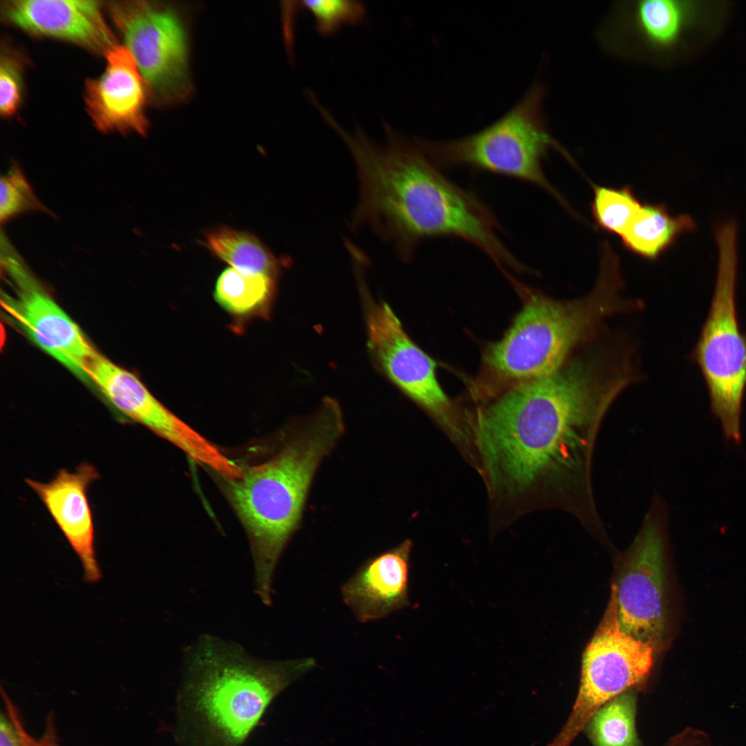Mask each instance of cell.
I'll return each mask as SVG.
<instances>
[{
    "label": "cell",
    "mask_w": 746,
    "mask_h": 746,
    "mask_svg": "<svg viewBox=\"0 0 746 746\" xmlns=\"http://www.w3.org/2000/svg\"><path fill=\"white\" fill-rule=\"evenodd\" d=\"M206 245L231 267L278 278L281 263L257 238L231 228L220 227L206 236Z\"/></svg>",
    "instance_id": "44dd1931"
},
{
    "label": "cell",
    "mask_w": 746,
    "mask_h": 746,
    "mask_svg": "<svg viewBox=\"0 0 746 746\" xmlns=\"http://www.w3.org/2000/svg\"><path fill=\"white\" fill-rule=\"evenodd\" d=\"M654 653L651 645L620 628L610 602L583 654L580 687L571 712L548 746H571L602 706L649 675Z\"/></svg>",
    "instance_id": "8fae6325"
},
{
    "label": "cell",
    "mask_w": 746,
    "mask_h": 746,
    "mask_svg": "<svg viewBox=\"0 0 746 746\" xmlns=\"http://www.w3.org/2000/svg\"><path fill=\"white\" fill-rule=\"evenodd\" d=\"M84 372L86 379L93 381L113 407L128 419L145 426L218 473L226 474L232 469V461L167 409L134 374L97 352L85 365Z\"/></svg>",
    "instance_id": "4fadbf2b"
},
{
    "label": "cell",
    "mask_w": 746,
    "mask_h": 746,
    "mask_svg": "<svg viewBox=\"0 0 746 746\" xmlns=\"http://www.w3.org/2000/svg\"><path fill=\"white\" fill-rule=\"evenodd\" d=\"M619 393L597 359H575L478 410L470 425L492 495L557 508L605 530L592 471L603 419Z\"/></svg>",
    "instance_id": "6da1fadb"
},
{
    "label": "cell",
    "mask_w": 746,
    "mask_h": 746,
    "mask_svg": "<svg viewBox=\"0 0 746 746\" xmlns=\"http://www.w3.org/2000/svg\"><path fill=\"white\" fill-rule=\"evenodd\" d=\"M278 278L244 271L224 269L216 280L214 298L232 318L233 328L240 332L248 321L269 318L276 298Z\"/></svg>",
    "instance_id": "d6986e66"
},
{
    "label": "cell",
    "mask_w": 746,
    "mask_h": 746,
    "mask_svg": "<svg viewBox=\"0 0 746 746\" xmlns=\"http://www.w3.org/2000/svg\"><path fill=\"white\" fill-rule=\"evenodd\" d=\"M635 714L636 694L631 689L602 706L584 729L593 746H641Z\"/></svg>",
    "instance_id": "7402d4cb"
},
{
    "label": "cell",
    "mask_w": 746,
    "mask_h": 746,
    "mask_svg": "<svg viewBox=\"0 0 746 746\" xmlns=\"http://www.w3.org/2000/svg\"><path fill=\"white\" fill-rule=\"evenodd\" d=\"M380 144L360 130L343 134L358 182L353 228L369 227L392 243L403 261L412 259L422 241L450 237L473 245L501 269L524 268L502 241L501 226L475 193L450 180L417 139L385 126Z\"/></svg>",
    "instance_id": "7a4b0ae2"
},
{
    "label": "cell",
    "mask_w": 746,
    "mask_h": 746,
    "mask_svg": "<svg viewBox=\"0 0 746 746\" xmlns=\"http://www.w3.org/2000/svg\"><path fill=\"white\" fill-rule=\"evenodd\" d=\"M3 700L6 711L15 727L21 746H59L53 713H49L46 717L44 733L37 739L26 730L15 705L7 694L3 696Z\"/></svg>",
    "instance_id": "4316f807"
},
{
    "label": "cell",
    "mask_w": 746,
    "mask_h": 746,
    "mask_svg": "<svg viewBox=\"0 0 746 746\" xmlns=\"http://www.w3.org/2000/svg\"><path fill=\"white\" fill-rule=\"evenodd\" d=\"M0 746H21L15 727L6 711L1 713Z\"/></svg>",
    "instance_id": "f1b7e54d"
},
{
    "label": "cell",
    "mask_w": 746,
    "mask_h": 746,
    "mask_svg": "<svg viewBox=\"0 0 746 746\" xmlns=\"http://www.w3.org/2000/svg\"><path fill=\"white\" fill-rule=\"evenodd\" d=\"M1 16L34 36L68 41L105 55L117 45L97 1L11 0L1 2Z\"/></svg>",
    "instance_id": "9a60e30c"
},
{
    "label": "cell",
    "mask_w": 746,
    "mask_h": 746,
    "mask_svg": "<svg viewBox=\"0 0 746 746\" xmlns=\"http://www.w3.org/2000/svg\"><path fill=\"white\" fill-rule=\"evenodd\" d=\"M701 13L695 1H619L599 25L596 39L615 57L664 66L686 52Z\"/></svg>",
    "instance_id": "7c38bea8"
},
{
    "label": "cell",
    "mask_w": 746,
    "mask_h": 746,
    "mask_svg": "<svg viewBox=\"0 0 746 746\" xmlns=\"http://www.w3.org/2000/svg\"><path fill=\"white\" fill-rule=\"evenodd\" d=\"M545 89L533 84L502 117L474 133L446 140L418 141L440 169L468 166L537 186L564 204L542 169L554 149L570 156L548 130L543 111Z\"/></svg>",
    "instance_id": "8992f818"
},
{
    "label": "cell",
    "mask_w": 746,
    "mask_h": 746,
    "mask_svg": "<svg viewBox=\"0 0 746 746\" xmlns=\"http://www.w3.org/2000/svg\"><path fill=\"white\" fill-rule=\"evenodd\" d=\"M99 479L95 467L83 462L73 471L59 469L47 482L26 478L25 482L45 506L78 557L83 580L96 583L102 579L95 551V526L88 491Z\"/></svg>",
    "instance_id": "e0dca14e"
},
{
    "label": "cell",
    "mask_w": 746,
    "mask_h": 746,
    "mask_svg": "<svg viewBox=\"0 0 746 746\" xmlns=\"http://www.w3.org/2000/svg\"><path fill=\"white\" fill-rule=\"evenodd\" d=\"M354 271L365 312L367 349L376 367L455 439H466L463 420L438 381L436 363L412 341L391 307L374 299L363 267Z\"/></svg>",
    "instance_id": "9c48e42d"
},
{
    "label": "cell",
    "mask_w": 746,
    "mask_h": 746,
    "mask_svg": "<svg viewBox=\"0 0 746 746\" xmlns=\"http://www.w3.org/2000/svg\"><path fill=\"white\" fill-rule=\"evenodd\" d=\"M695 227L689 215L674 216L663 204L645 202L620 238L626 249L645 260H654Z\"/></svg>",
    "instance_id": "ffe728a7"
},
{
    "label": "cell",
    "mask_w": 746,
    "mask_h": 746,
    "mask_svg": "<svg viewBox=\"0 0 746 746\" xmlns=\"http://www.w3.org/2000/svg\"><path fill=\"white\" fill-rule=\"evenodd\" d=\"M412 547L408 539L368 559L341 586L343 601L357 621H377L410 605Z\"/></svg>",
    "instance_id": "ac0fdd59"
},
{
    "label": "cell",
    "mask_w": 746,
    "mask_h": 746,
    "mask_svg": "<svg viewBox=\"0 0 746 746\" xmlns=\"http://www.w3.org/2000/svg\"><path fill=\"white\" fill-rule=\"evenodd\" d=\"M0 182L1 222L25 211L46 210L17 166H12L8 172L1 177Z\"/></svg>",
    "instance_id": "d4e9b609"
},
{
    "label": "cell",
    "mask_w": 746,
    "mask_h": 746,
    "mask_svg": "<svg viewBox=\"0 0 746 746\" xmlns=\"http://www.w3.org/2000/svg\"><path fill=\"white\" fill-rule=\"evenodd\" d=\"M591 211L597 225L612 234L621 236L642 207L631 188L595 185Z\"/></svg>",
    "instance_id": "603a6c76"
},
{
    "label": "cell",
    "mask_w": 746,
    "mask_h": 746,
    "mask_svg": "<svg viewBox=\"0 0 746 746\" xmlns=\"http://www.w3.org/2000/svg\"><path fill=\"white\" fill-rule=\"evenodd\" d=\"M522 309L504 336L484 353L470 388L472 398L490 401L504 392L559 370L569 352L606 317L619 312L614 291L597 283L586 296L559 300L522 285Z\"/></svg>",
    "instance_id": "5b68a950"
},
{
    "label": "cell",
    "mask_w": 746,
    "mask_h": 746,
    "mask_svg": "<svg viewBox=\"0 0 746 746\" xmlns=\"http://www.w3.org/2000/svg\"><path fill=\"white\" fill-rule=\"evenodd\" d=\"M22 59L7 46L1 48L0 59V113L10 117L19 111L23 98Z\"/></svg>",
    "instance_id": "484cf974"
},
{
    "label": "cell",
    "mask_w": 746,
    "mask_h": 746,
    "mask_svg": "<svg viewBox=\"0 0 746 746\" xmlns=\"http://www.w3.org/2000/svg\"><path fill=\"white\" fill-rule=\"evenodd\" d=\"M300 6L312 15L316 30L324 35L343 25L358 23L366 14L365 6L353 0H309L301 1Z\"/></svg>",
    "instance_id": "cb8c5ba5"
},
{
    "label": "cell",
    "mask_w": 746,
    "mask_h": 746,
    "mask_svg": "<svg viewBox=\"0 0 746 746\" xmlns=\"http://www.w3.org/2000/svg\"><path fill=\"white\" fill-rule=\"evenodd\" d=\"M718 260L714 291L691 358L705 382L712 414L727 441L741 442L746 390V334L736 307L737 227L722 224L716 233Z\"/></svg>",
    "instance_id": "52a82bcc"
},
{
    "label": "cell",
    "mask_w": 746,
    "mask_h": 746,
    "mask_svg": "<svg viewBox=\"0 0 746 746\" xmlns=\"http://www.w3.org/2000/svg\"><path fill=\"white\" fill-rule=\"evenodd\" d=\"M312 657L260 659L204 634L186 647L177 698L180 746H242L273 700L313 670Z\"/></svg>",
    "instance_id": "3957f363"
},
{
    "label": "cell",
    "mask_w": 746,
    "mask_h": 746,
    "mask_svg": "<svg viewBox=\"0 0 746 746\" xmlns=\"http://www.w3.org/2000/svg\"><path fill=\"white\" fill-rule=\"evenodd\" d=\"M7 265L15 296L3 305L10 316L46 352L73 373L86 379L84 366L97 352L77 325L16 262Z\"/></svg>",
    "instance_id": "5bb4252c"
},
{
    "label": "cell",
    "mask_w": 746,
    "mask_h": 746,
    "mask_svg": "<svg viewBox=\"0 0 746 746\" xmlns=\"http://www.w3.org/2000/svg\"><path fill=\"white\" fill-rule=\"evenodd\" d=\"M664 746H713V743L704 730L687 727L670 737Z\"/></svg>",
    "instance_id": "83f0119b"
},
{
    "label": "cell",
    "mask_w": 746,
    "mask_h": 746,
    "mask_svg": "<svg viewBox=\"0 0 746 746\" xmlns=\"http://www.w3.org/2000/svg\"><path fill=\"white\" fill-rule=\"evenodd\" d=\"M669 507L653 497L640 529L622 557L611 602L620 628L657 652L666 629L664 565Z\"/></svg>",
    "instance_id": "30bf717a"
},
{
    "label": "cell",
    "mask_w": 746,
    "mask_h": 746,
    "mask_svg": "<svg viewBox=\"0 0 746 746\" xmlns=\"http://www.w3.org/2000/svg\"><path fill=\"white\" fill-rule=\"evenodd\" d=\"M104 56V71L85 85L88 115L102 132L145 135L149 128L146 105L150 95L133 55L124 45L117 44Z\"/></svg>",
    "instance_id": "2e32d148"
},
{
    "label": "cell",
    "mask_w": 746,
    "mask_h": 746,
    "mask_svg": "<svg viewBox=\"0 0 746 746\" xmlns=\"http://www.w3.org/2000/svg\"><path fill=\"white\" fill-rule=\"evenodd\" d=\"M108 10L150 97L164 105L186 99L193 88L188 36L180 13L149 1H114Z\"/></svg>",
    "instance_id": "ba28073f"
},
{
    "label": "cell",
    "mask_w": 746,
    "mask_h": 746,
    "mask_svg": "<svg viewBox=\"0 0 746 746\" xmlns=\"http://www.w3.org/2000/svg\"><path fill=\"white\" fill-rule=\"evenodd\" d=\"M344 430L340 405L327 397L291 425L271 457L242 469L238 478L224 477L227 497L249 537L255 592L265 605L272 602L276 566L298 528L315 475Z\"/></svg>",
    "instance_id": "277c9868"
}]
</instances>
